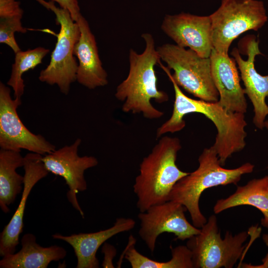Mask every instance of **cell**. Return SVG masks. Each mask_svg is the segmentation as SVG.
I'll use <instances>...</instances> for the list:
<instances>
[{
	"instance_id": "1",
	"label": "cell",
	"mask_w": 268,
	"mask_h": 268,
	"mask_svg": "<svg viewBox=\"0 0 268 268\" xmlns=\"http://www.w3.org/2000/svg\"><path fill=\"white\" fill-rule=\"evenodd\" d=\"M160 66L172 82L175 100L172 115L156 131V137L167 133L182 130L186 126L184 117L191 113H200L210 120L215 126L217 134L212 147L216 151L220 164L246 146L247 123L245 114L228 112L218 102H208L191 98L185 95L173 79L170 70L161 63Z\"/></svg>"
},
{
	"instance_id": "2",
	"label": "cell",
	"mask_w": 268,
	"mask_h": 268,
	"mask_svg": "<svg viewBox=\"0 0 268 268\" xmlns=\"http://www.w3.org/2000/svg\"><path fill=\"white\" fill-rule=\"evenodd\" d=\"M145 42L142 53L131 49L129 54V71L127 78L117 87L115 96L124 102L122 110L125 113L142 114L147 119H160L164 113L151 103L167 102V93L158 89L155 66L161 61L152 35L148 33L141 35Z\"/></svg>"
},
{
	"instance_id": "3",
	"label": "cell",
	"mask_w": 268,
	"mask_h": 268,
	"mask_svg": "<svg viewBox=\"0 0 268 268\" xmlns=\"http://www.w3.org/2000/svg\"><path fill=\"white\" fill-rule=\"evenodd\" d=\"M181 148L178 137L161 136L149 154L143 158L133 186L140 212L168 201L174 185L189 173L180 170L176 163Z\"/></svg>"
},
{
	"instance_id": "4",
	"label": "cell",
	"mask_w": 268,
	"mask_h": 268,
	"mask_svg": "<svg viewBox=\"0 0 268 268\" xmlns=\"http://www.w3.org/2000/svg\"><path fill=\"white\" fill-rule=\"evenodd\" d=\"M198 161V168L181 178L174 185L169 201L183 205L189 212L193 225L201 228L207 220L200 208L202 193L208 188L218 186L236 185L243 175L253 171L255 166L246 162L236 168H224L220 164L217 154L212 146L203 150Z\"/></svg>"
},
{
	"instance_id": "5",
	"label": "cell",
	"mask_w": 268,
	"mask_h": 268,
	"mask_svg": "<svg viewBox=\"0 0 268 268\" xmlns=\"http://www.w3.org/2000/svg\"><path fill=\"white\" fill-rule=\"evenodd\" d=\"M209 16L213 49L223 55H228L232 42L240 35L258 31L268 20L264 3L260 0H221Z\"/></svg>"
},
{
	"instance_id": "6",
	"label": "cell",
	"mask_w": 268,
	"mask_h": 268,
	"mask_svg": "<svg viewBox=\"0 0 268 268\" xmlns=\"http://www.w3.org/2000/svg\"><path fill=\"white\" fill-rule=\"evenodd\" d=\"M35 0L53 12L57 23L60 25L50 63L40 71L39 79L50 85H57L61 92L67 95L71 84L76 80L78 64L73 51L80 35L79 26L67 9L57 6L52 1Z\"/></svg>"
},
{
	"instance_id": "7",
	"label": "cell",
	"mask_w": 268,
	"mask_h": 268,
	"mask_svg": "<svg viewBox=\"0 0 268 268\" xmlns=\"http://www.w3.org/2000/svg\"><path fill=\"white\" fill-rule=\"evenodd\" d=\"M160 59L172 69L171 75L179 87L194 96L208 102L219 100L211 73L210 58L176 44H165L157 49Z\"/></svg>"
},
{
	"instance_id": "8",
	"label": "cell",
	"mask_w": 268,
	"mask_h": 268,
	"mask_svg": "<svg viewBox=\"0 0 268 268\" xmlns=\"http://www.w3.org/2000/svg\"><path fill=\"white\" fill-rule=\"evenodd\" d=\"M200 229V233L186 244L192 254L194 268H233L242 256L249 233L243 231L233 235L227 231L222 238L215 214Z\"/></svg>"
},
{
	"instance_id": "9",
	"label": "cell",
	"mask_w": 268,
	"mask_h": 268,
	"mask_svg": "<svg viewBox=\"0 0 268 268\" xmlns=\"http://www.w3.org/2000/svg\"><path fill=\"white\" fill-rule=\"evenodd\" d=\"M10 89L0 82V149L21 151L26 149L43 156L56 150V146L41 134L30 131L17 112L21 100L12 99Z\"/></svg>"
},
{
	"instance_id": "10",
	"label": "cell",
	"mask_w": 268,
	"mask_h": 268,
	"mask_svg": "<svg viewBox=\"0 0 268 268\" xmlns=\"http://www.w3.org/2000/svg\"><path fill=\"white\" fill-rule=\"evenodd\" d=\"M186 210V208L180 203L170 200L138 213V234L151 253L155 250L158 236L164 232L173 233L177 239L182 241L200 233L201 229L187 219Z\"/></svg>"
},
{
	"instance_id": "11",
	"label": "cell",
	"mask_w": 268,
	"mask_h": 268,
	"mask_svg": "<svg viewBox=\"0 0 268 268\" xmlns=\"http://www.w3.org/2000/svg\"><path fill=\"white\" fill-rule=\"evenodd\" d=\"M240 42V49L233 48L231 55L237 64L245 94L253 106V124L256 128L263 130L268 116V105L266 101L268 98V74L263 75L255 68L256 57L262 55L259 40L256 36L248 35Z\"/></svg>"
},
{
	"instance_id": "12",
	"label": "cell",
	"mask_w": 268,
	"mask_h": 268,
	"mask_svg": "<svg viewBox=\"0 0 268 268\" xmlns=\"http://www.w3.org/2000/svg\"><path fill=\"white\" fill-rule=\"evenodd\" d=\"M81 142V139L77 138L72 144L43 156L42 160L49 172L64 179L68 188L67 200L83 218L84 213L76 195L87 189L85 171L97 166L98 161L92 156H79L78 150Z\"/></svg>"
},
{
	"instance_id": "13",
	"label": "cell",
	"mask_w": 268,
	"mask_h": 268,
	"mask_svg": "<svg viewBox=\"0 0 268 268\" xmlns=\"http://www.w3.org/2000/svg\"><path fill=\"white\" fill-rule=\"evenodd\" d=\"M163 32L183 48H188L203 58H209L213 49L209 15L189 13L166 14L161 25Z\"/></svg>"
},
{
	"instance_id": "14",
	"label": "cell",
	"mask_w": 268,
	"mask_h": 268,
	"mask_svg": "<svg viewBox=\"0 0 268 268\" xmlns=\"http://www.w3.org/2000/svg\"><path fill=\"white\" fill-rule=\"evenodd\" d=\"M43 155L30 152L24 157L23 189L19 205L0 236V256L14 253L23 231V216L28 197L34 186L49 172L42 160Z\"/></svg>"
},
{
	"instance_id": "15",
	"label": "cell",
	"mask_w": 268,
	"mask_h": 268,
	"mask_svg": "<svg viewBox=\"0 0 268 268\" xmlns=\"http://www.w3.org/2000/svg\"><path fill=\"white\" fill-rule=\"evenodd\" d=\"M209 58L213 80L219 95V103L228 112L245 114L248 105L235 60L214 49Z\"/></svg>"
},
{
	"instance_id": "16",
	"label": "cell",
	"mask_w": 268,
	"mask_h": 268,
	"mask_svg": "<svg viewBox=\"0 0 268 268\" xmlns=\"http://www.w3.org/2000/svg\"><path fill=\"white\" fill-rule=\"evenodd\" d=\"M75 22L80 31L73 51L78 61L76 80L89 89L104 86L108 83V74L100 59L95 38L82 15Z\"/></svg>"
},
{
	"instance_id": "17",
	"label": "cell",
	"mask_w": 268,
	"mask_h": 268,
	"mask_svg": "<svg viewBox=\"0 0 268 268\" xmlns=\"http://www.w3.org/2000/svg\"><path fill=\"white\" fill-rule=\"evenodd\" d=\"M135 221L131 218H117L112 226L98 232L73 234L65 236L52 235L55 239L65 241L73 249L77 258V268H98L99 262L96 253L100 247L114 236L133 229Z\"/></svg>"
},
{
	"instance_id": "18",
	"label": "cell",
	"mask_w": 268,
	"mask_h": 268,
	"mask_svg": "<svg viewBox=\"0 0 268 268\" xmlns=\"http://www.w3.org/2000/svg\"><path fill=\"white\" fill-rule=\"evenodd\" d=\"M21 244V248L17 253L2 257L0 268H47L52 262L62 260L67 255L66 250L59 246H40L31 233L22 236Z\"/></svg>"
},
{
	"instance_id": "19",
	"label": "cell",
	"mask_w": 268,
	"mask_h": 268,
	"mask_svg": "<svg viewBox=\"0 0 268 268\" xmlns=\"http://www.w3.org/2000/svg\"><path fill=\"white\" fill-rule=\"evenodd\" d=\"M250 205L263 214L261 224L268 228V176L253 179L244 186H237L235 192L216 201L213 206L214 214L240 205Z\"/></svg>"
},
{
	"instance_id": "20",
	"label": "cell",
	"mask_w": 268,
	"mask_h": 268,
	"mask_svg": "<svg viewBox=\"0 0 268 268\" xmlns=\"http://www.w3.org/2000/svg\"><path fill=\"white\" fill-rule=\"evenodd\" d=\"M24 157L20 151L0 150V207L4 213L9 211L13 203L23 189L24 176L18 174L16 169L23 167Z\"/></svg>"
},
{
	"instance_id": "21",
	"label": "cell",
	"mask_w": 268,
	"mask_h": 268,
	"mask_svg": "<svg viewBox=\"0 0 268 268\" xmlns=\"http://www.w3.org/2000/svg\"><path fill=\"white\" fill-rule=\"evenodd\" d=\"M135 242L134 238L131 235L124 252L125 258L132 268H194L192 254L186 245L171 248V259L166 262H158L139 253L134 247Z\"/></svg>"
},
{
	"instance_id": "22",
	"label": "cell",
	"mask_w": 268,
	"mask_h": 268,
	"mask_svg": "<svg viewBox=\"0 0 268 268\" xmlns=\"http://www.w3.org/2000/svg\"><path fill=\"white\" fill-rule=\"evenodd\" d=\"M49 52L48 49L39 47L25 51L20 50L15 54L11 75L7 82V84L14 91V98L21 100L25 87L22 78L23 73L30 69H33L41 64L43 59Z\"/></svg>"
},
{
	"instance_id": "23",
	"label": "cell",
	"mask_w": 268,
	"mask_h": 268,
	"mask_svg": "<svg viewBox=\"0 0 268 268\" xmlns=\"http://www.w3.org/2000/svg\"><path fill=\"white\" fill-rule=\"evenodd\" d=\"M21 17L0 19V43L9 46L16 54L20 51L14 33L20 32L25 33L27 29L22 26Z\"/></svg>"
},
{
	"instance_id": "24",
	"label": "cell",
	"mask_w": 268,
	"mask_h": 268,
	"mask_svg": "<svg viewBox=\"0 0 268 268\" xmlns=\"http://www.w3.org/2000/svg\"><path fill=\"white\" fill-rule=\"evenodd\" d=\"M23 14L18 0H0V19L22 18Z\"/></svg>"
},
{
	"instance_id": "25",
	"label": "cell",
	"mask_w": 268,
	"mask_h": 268,
	"mask_svg": "<svg viewBox=\"0 0 268 268\" xmlns=\"http://www.w3.org/2000/svg\"><path fill=\"white\" fill-rule=\"evenodd\" d=\"M57 2L63 8L67 9L70 13L72 19L76 21L82 14L80 11V8L78 0H49Z\"/></svg>"
},
{
	"instance_id": "26",
	"label": "cell",
	"mask_w": 268,
	"mask_h": 268,
	"mask_svg": "<svg viewBox=\"0 0 268 268\" xmlns=\"http://www.w3.org/2000/svg\"><path fill=\"white\" fill-rule=\"evenodd\" d=\"M102 252L104 255V259L102 266L103 268H114L112 260L116 255V249L114 246L105 243L102 247Z\"/></svg>"
},
{
	"instance_id": "27",
	"label": "cell",
	"mask_w": 268,
	"mask_h": 268,
	"mask_svg": "<svg viewBox=\"0 0 268 268\" xmlns=\"http://www.w3.org/2000/svg\"><path fill=\"white\" fill-rule=\"evenodd\" d=\"M263 239L264 243L268 247V234H264L263 235ZM241 268H268V252L266 256L262 260V264L259 265H252L251 264L243 263L240 265Z\"/></svg>"
},
{
	"instance_id": "28",
	"label": "cell",
	"mask_w": 268,
	"mask_h": 268,
	"mask_svg": "<svg viewBox=\"0 0 268 268\" xmlns=\"http://www.w3.org/2000/svg\"><path fill=\"white\" fill-rule=\"evenodd\" d=\"M265 128L268 129V120H266L265 122Z\"/></svg>"
}]
</instances>
